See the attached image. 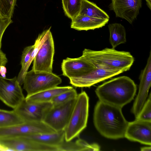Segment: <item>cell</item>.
<instances>
[{
    "mask_svg": "<svg viewBox=\"0 0 151 151\" xmlns=\"http://www.w3.org/2000/svg\"><path fill=\"white\" fill-rule=\"evenodd\" d=\"M17 77L8 79L0 76V100L13 109L25 99Z\"/></svg>",
    "mask_w": 151,
    "mask_h": 151,
    "instance_id": "7",
    "label": "cell"
},
{
    "mask_svg": "<svg viewBox=\"0 0 151 151\" xmlns=\"http://www.w3.org/2000/svg\"><path fill=\"white\" fill-rule=\"evenodd\" d=\"M137 89L132 80L123 76L113 78L99 86L95 93L99 101L122 109L133 99Z\"/></svg>",
    "mask_w": 151,
    "mask_h": 151,
    "instance_id": "2",
    "label": "cell"
},
{
    "mask_svg": "<svg viewBox=\"0 0 151 151\" xmlns=\"http://www.w3.org/2000/svg\"><path fill=\"white\" fill-rule=\"evenodd\" d=\"M23 137L43 145L58 147L59 150V146L65 140L64 130L51 133H40Z\"/></svg>",
    "mask_w": 151,
    "mask_h": 151,
    "instance_id": "19",
    "label": "cell"
},
{
    "mask_svg": "<svg viewBox=\"0 0 151 151\" xmlns=\"http://www.w3.org/2000/svg\"><path fill=\"white\" fill-rule=\"evenodd\" d=\"M35 47V45L34 44L32 45L27 46L24 49L21 57V68L24 67L29 61Z\"/></svg>",
    "mask_w": 151,
    "mask_h": 151,
    "instance_id": "28",
    "label": "cell"
},
{
    "mask_svg": "<svg viewBox=\"0 0 151 151\" xmlns=\"http://www.w3.org/2000/svg\"><path fill=\"white\" fill-rule=\"evenodd\" d=\"M82 56L96 67L120 70L123 72L129 70L134 60L129 52L113 48L98 51L85 49Z\"/></svg>",
    "mask_w": 151,
    "mask_h": 151,
    "instance_id": "3",
    "label": "cell"
},
{
    "mask_svg": "<svg viewBox=\"0 0 151 151\" xmlns=\"http://www.w3.org/2000/svg\"><path fill=\"white\" fill-rule=\"evenodd\" d=\"M54 53V40L50 30L35 57L32 69L35 71L52 72Z\"/></svg>",
    "mask_w": 151,
    "mask_h": 151,
    "instance_id": "9",
    "label": "cell"
},
{
    "mask_svg": "<svg viewBox=\"0 0 151 151\" xmlns=\"http://www.w3.org/2000/svg\"><path fill=\"white\" fill-rule=\"evenodd\" d=\"M138 92L133 104L132 111L136 117L140 112L148 96L151 85V52H150L146 65L139 76Z\"/></svg>",
    "mask_w": 151,
    "mask_h": 151,
    "instance_id": "13",
    "label": "cell"
},
{
    "mask_svg": "<svg viewBox=\"0 0 151 151\" xmlns=\"http://www.w3.org/2000/svg\"><path fill=\"white\" fill-rule=\"evenodd\" d=\"M0 144L9 151H59L57 147L43 145L23 137L1 139Z\"/></svg>",
    "mask_w": 151,
    "mask_h": 151,
    "instance_id": "12",
    "label": "cell"
},
{
    "mask_svg": "<svg viewBox=\"0 0 151 151\" xmlns=\"http://www.w3.org/2000/svg\"><path fill=\"white\" fill-rule=\"evenodd\" d=\"M124 137L131 141L150 146L151 122L135 119L128 122Z\"/></svg>",
    "mask_w": 151,
    "mask_h": 151,
    "instance_id": "15",
    "label": "cell"
},
{
    "mask_svg": "<svg viewBox=\"0 0 151 151\" xmlns=\"http://www.w3.org/2000/svg\"><path fill=\"white\" fill-rule=\"evenodd\" d=\"M88 109L89 97L85 91H82L78 95L69 120L64 129L65 141H71L86 128Z\"/></svg>",
    "mask_w": 151,
    "mask_h": 151,
    "instance_id": "4",
    "label": "cell"
},
{
    "mask_svg": "<svg viewBox=\"0 0 151 151\" xmlns=\"http://www.w3.org/2000/svg\"><path fill=\"white\" fill-rule=\"evenodd\" d=\"M7 62L6 54L0 50V67L2 65L5 66Z\"/></svg>",
    "mask_w": 151,
    "mask_h": 151,
    "instance_id": "30",
    "label": "cell"
},
{
    "mask_svg": "<svg viewBox=\"0 0 151 151\" xmlns=\"http://www.w3.org/2000/svg\"><path fill=\"white\" fill-rule=\"evenodd\" d=\"M12 22L11 18H0V50L3 35L8 27Z\"/></svg>",
    "mask_w": 151,
    "mask_h": 151,
    "instance_id": "29",
    "label": "cell"
},
{
    "mask_svg": "<svg viewBox=\"0 0 151 151\" xmlns=\"http://www.w3.org/2000/svg\"><path fill=\"white\" fill-rule=\"evenodd\" d=\"M82 0H62L65 14L71 20L80 13Z\"/></svg>",
    "mask_w": 151,
    "mask_h": 151,
    "instance_id": "24",
    "label": "cell"
},
{
    "mask_svg": "<svg viewBox=\"0 0 151 151\" xmlns=\"http://www.w3.org/2000/svg\"><path fill=\"white\" fill-rule=\"evenodd\" d=\"M79 14L101 19L109 18V16L105 12L95 4L88 0H82Z\"/></svg>",
    "mask_w": 151,
    "mask_h": 151,
    "instance_id": "22",
    "label": "cell"
},
{
    "mask_svg": "<svg viewBox=\"0 0 151 151\" xmlns=\"http://www.w3.org/2000/svg\"><path fill=\"white\" fill-rule=\"evenodd\" d=\"M24 122L14 109L8 111L0 109V128L10 127Z\"/></svg>",
    "mask_w": 151,
    "mask_h": 151,
    "instance_id": "23",
    "label": "cell"
},
{
    "mask_svg": "<svg viewBox=\"0 0 151 151\" xmlns=\"http://www.w3.org/2000/svg\"><path fill=\"white\" fill-rule=\"evenodd\" d=\"M93 121L97 130L104 137L114 139L124 137L128 122L122 108L99 101L94 108Z\"/></svg>",
    "mask_w": 151,
    "mask_h": 151,
    "instance_id": "1",
    "label": "cell"
},
{
    "mask_svg": "<svg viewBox=\"0 0 151 151\" xmlns=\"http://www.w3.org/2000/svg\"><path fill=\"white\" fill-rule=\"evenodd\" d=\"M76 99L63 104L53 106L43 122L56 131L64 130L69 120Z\"/></svg>",
    "mask_w": 151,
    "mask_h": 151,
    "instance_id": "8",
    "label": "cell"
},
{
    "mask_svg": "<svg viewBox=\"0 0 151 151\" xmlns=\"http://www.w3.org/2000/svg\"><path fill=\"white\" fill-rule=\"evenodd\" d=\"M51 102L32 103L25 99L13 109L25 122H43L49 110L52 107Z\"/></svg>",
    "mask_w": 151,
    "mask_h": 151,
    "instance_id": "10",
    "label": "cell"
},
{
    "mask_svg": "<svg viewBox=\"0 0 151 151\" xmlns=\"http://www.w3.org/2000/svg\"><path fill=\"white\" fill-rule=\"evenodd\" d=\"M51 27L49 29L43 31L40 34L35 40L34 45L35 48L31 55L30 60L28 62L23 68H21L17 77V80L20 85L22 86L23 84L25 76L28 71L29 66L35 58L39 49L46 39L47 35Z\"/></svg>",
    "mask_w": 151,
    "mask_h": 151,
    "instance_id": "20",
    "label": "cell"
},
{
    "mask_svg": "<svg viewBox=\"0 0 151 151\" xmlns=\"http://www.w3.org/2000/svg\"><path fill=\"white\" fill-rule=\"evenodd\" d=\"M141 150L142 151H151V147L150 146L143 147L141 148Z\"/></svg>",
    "mask_w": 151,
    "mask_h": 151,
    "instance_id": "32",
    "label": "cell"
},
{
    "mask_svg": "<svg viewBox=\"0 0 151 151\" xmlns=\"http://www.w3.org/2000/svg\"><path fill=\"white\" fill-rule=\"evenodd\" d=\"M17 0H0V18H11Z\"/></svg>",
    "mask_w": 151,
    "mask_h": 151,
    "instance_id": "26",
    "label": "cell"
},
{
    "mask_svg": "<svg viewBox=\"0 0 151 151\" xmlns=\"http://www.w3.org/2000/svg\"><path fill=\"white\" fill-rule=\"evenodd\" d=\"M7 70L4 65H2L0 67V74L1 76L4 78H6Z\"/></svg>",
    "mask_w": 151,
    "mask_h": 151,
    "instance_id": "31",
    "label": "cell"
},
{
    "mask_svg": "<svg viewBox=\"0 0 151 151\" xmlns=\"http://www.w3.org/2000/svg\"><path fill=\"white\" fill-rule=\"evenodd\" d=\"M96 68L82 55L75 58L67 57L61 65L63 75L69 79L83 76Z\"/></svg>",
    "mask_w": 151,
    "mask_h": 151,
    "instance_id": "14",
    "label": "cell"
},
{
    "mask_svg": "<svg viewBox=\"0 0 151 151\" xmlns=\"http://www.w3.org/2000/svg\"><path fill=\"white\" fill-rule=\"evenodd\" d=\"M123 72L120 70L96 67L83 76L70 79V83L75 87H89Z\"/></svg>",
    "mask_w": 151,
    "mask_h": 151,
    "instance_id": "11",
    "label": "cell"
},
{
    "mask_svg": "<svg viewBox=\"0 0 151 151\" xmlns=\"http://www.w3.org/2000/svg\"><path fill=\"white\" fill-rule=\"evenodd\" d=\"M76 90L73 88L68 91L62 93L56 96L51 101L53 106H57L66 103L77 97Z\"/></svg>",
    "mask_w": 151,
    "mask_h": 151,
    "instance_id": "25",
    "label": "cell"
},
{
    "mask_svg": "<svg viewBox=\"0 0 151 151\" xmlns=\"http://www.w3.org/2000/svg\"><path fill=\"white\" fill-rule=\"evenodd\" d=\"M136 119L151 122V96L146 101L140 112L136 117Z\"/></svg>",
    "mask_w": 151,
    "mask_h": 151,
    "instance_id": "27",
    "label": "cell"
},
{
    "mask_svg": "<svg viewBox=\"0 0 151 151\" xmlns=\"http://www.w3.org/2000/svg\"><path fill=\"white\" fill-rule=\"evenodd\" d=\"M55 132L43 122H26L10 127L0 128V139Z\"/></svg>",
    "mask_w": 151,
    "mask_h": 151,
    "instance_id": "6",
    "label": "cell"
},
{
    "mask_svg": "<svg viewBox=\"0 0 151 151\" xmlns=\"http://www.w3.org/2000/svg\"><path fill=\"white\" fill-rule=\"evenodd\" d=\"M109 8L116 17L127 20L132 24L136 18L142 6V0H111Z\"/></svg>",
    "mask_w": 151,
    "mask_h": 151,
    "instance_id": "16",
    "label": "cell"
},
{
    "mask_svg": "<svg viewBox=\"0 0 151 151\" xmlns=\"http://www.w3.org/2000/svg\"><path fill=\"white\" fill-rule=\"evenodd\" d=\"M109 21V19H101L79 14L72 20L70 27L78 31L94 30L104 26Z\"/></svg>",
    "mask_w": 151,
    "mask_h": 151,
    "instance_id": "17",
    "label": "cell"
},
{
    "mask_svg": "<svg viewBox=\"0 0 151 151\" xmlns=\"http://www.w3.org/2000/svg\"><path fill=\"white\" fill-rule=\"evenodd\" d=\"M108 28L110 33L109 42L112 48L126 42V32L124 27L120 23L109 24Z\"/></svg>",
    "mask_w": 151,
    "mask_h": 151,
    "instance_id": "21",
    "label": "cell"
},
{
    "mask_svg": "<svg viewBox=\"0 0 151 151\" xmlns=\"http://www.w3.org/2000/svg\"><path fill=\"white\" fill-rule=\"evenodd\" d=\"M62 82L59 76L52 72L35 71L27 73L24 81L23 88L27 96L57 86Z\"/></svg>",
    "mask_w": 151,
    "mask_h": 151,
    "instance_id": "5",
    "label": "cell"
},
{
    "mask_svg": "<svg viewBox=\"0 0 151 151\" xmlns=\"http://www.w3.org/2000/svg\"><path fill=\"white\" fill-rule=\"evenodd\" d=\"M147 5L150 10L151 9V0H145Z\"/></svg>",
    "mask_w": 151,
    "mask_h": 151,
    "instance_id": "33",
    "label": "cell"
},
{
    "mask_svg": "<svg viewBox=\"0 0 151 151\" xmlns=\"http://www.w3.org/2000/svg\"><path fill=\"white\" fill-rule=\"evenodd\" d=\"M70 86H56L33 94L27 96L25 98L26 101L32 103H40L51 102L56 96L72 89Z\"/></svg>",
    "mask_w": 151,
    "mask_h": 151,
    "instance_id": "18",
    "label": "cell"
}]
</instances>
